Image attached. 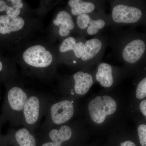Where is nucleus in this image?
<instances>
[{"mask_svg": "<svg viewBox=\"0 0 146 146\" xmlns=\"http://www.w3.org/2000/svg\"><path fill=\"white\" fill-rule=\"evenodd\" d=\"M50 141L41 146H62L64 142L69 141L72 136V128L69 126L62 125L43 131Z\"/></svg>", "mask_w": 146, "mask_h": 146, "instance_id": "12", "label": "nucleus"}, {"mask_svg": "<svg viewBox=\"0 0 146 146\" xmlns=\"http://www.w3.org/2000/svg\"><path fill=\"white\" fill-rule=\"evenodd\" d=\"M25 25L22 17H11L7 15H0V34L6 35L21 30Z\"/></svg>", "mask_w": 146, "mask_h": 146, "instance_id": "16", "label": "nucleus"}, {"mask_svg": "<svg viewBox=\"0 0 146 146\" xmlns=\"http://www.w3.org/2000/svg\"><path fill=\"white\" fill-rule=\"evenodd\" d=\"M23 58L27 65L37 68L49 67L53 60L51 53L41 45L29 47L23 52Z\"/></svg>", "mask_w": 146, "mask_h": 146, "instance_id": "9", "label": "nucleus"}, {"mask_svg": "<svg viewBox=\"0 0 146 146\" xmlns=\"http://www.w3.org/2000/svg\"><path fill=\"white\" fill-rule=\"evenodd\" d=\"M146 97V77L144 78L137 85L136 97L138 99H142Z\"/></svg>", "mask_w": 146, "mask_h": 146, "instance_id": "18", "label": "nucleus"}, {"mask_svg": "<svg viewBox=\"0 0 146 146\" xmlns=\"http://www.w3.org/2000/svg\"><path fill=\"white\" fill-rule=\"evenodd\" d=\"M113 28L108 41L112 52L127 67L138 64L145 54V40L132 36L128 31Z\"/></svg>", "mask_w": 146, "mask_h": 146, "instance_id": "1", "label": "nucleus"}, {"mask_svg": "<svg viewBox=\"0 0 146 146\" xmlns=\"http://www.w3.org/2000/svg\"><path fill=\"white\" fill-rule=\"evenodd\" d=\"M5 11L6 15L7 16L11 17H17L19 16L21 13V9L12 5H7Z\"/></svg>", "mask_w": 146, "mask_h": 146, "instance_id": "20", "label": "nucleus"}, {"mask_svg": "<svg viewBox=\"0 0 146 146\" xmlns=\"http://www.w3.org/2000/svg\"><path fill=\"white\" fill-rule=\"evenodd\" d=\"M138 132L140 143L142 146H146V125H141L138 128Z\"/></svg>", "mask_w": 146, "mask_h": 146, "instance_id": "19", "label": "nucleus"}, {"mask_svg": "<svg viewBox=\"0 0 146 146\" xmlns=\"http://www.w3.org/2000/svg\"><path fill=\"white\" fill-rule=\"evenodd\" d=\"M111 12L109 15L113 28L134 25L140 22L144 16L141 8L131 2L124 0L110 1Z\"/></svg>", "mask_w": 146, "mask_h": 146, "instance_id": "2", "label": "nucleus"}, {"mask_svg": "<svg viewBox=\"0 0 146 146\" xmlns=\"http://www.w3.org/2000/svg\"><path fill=\"white\" fill-rule=\"evenodd\" d=\"M10 2L12 5L20 9L23 7V4L21 0H11L10 1Z\"/></svg>", "mask_w": 146, "mask_h": 146, "instance_id": "21", "label": "nucleus"}, {"mask_svg": "<svg viewBox=\"0 0 146 146\" xmlns=\"http://www.w3.org/2000/svg\"><path fill=\"white\" fill-rule=\"evenodd\" d=\"M73 89L70 91L72 95L75 94L83 96L89 91L94 83L93 77L91 74L83 71H78L73 75Z\"/></svg>", "mask_w": 146, "mask_h": 146, "instance_id": "13", "label": "nucleus"}, {"mask_svg": "<svg viewBox=\"0 0 146 146\" xmlns=\"http://www.w3.org/2000/svg\"><path fill=\"white\" fill-rule=\"evenodd\" d=\"M96 80L105 88H109L114 84V73L117 69L109 63L102 61L97 64Z\"/></svg>", "mask_w": 146, "mask_h": 146, "instance_id": "15", "label": "nucleus"}, {"mask_svg": "<svg viewBox=\"0 0 146 146\" xmlns=\"http://www.w3.org/2000/svg\"><path fill=\"white\" fill-rule=\"evenodd\" d=\"M3 69V65L2 62L0 60V73L2 72Z\"/></svg>", "mask_w": 146, "mask_h": 146, "instance_id": "25", "label": "nucleus"}, {"mask_svg": "<svg viewBox=\"0 0 146 146\" xmlns=\"http://www.w3.org/2000/svg\"><path fill=\"white\" fill-rule=\"evenodd\" d=\"M121 146H136L132 141H126L121 143Z\"/></svg>", "mask_w": 146, "mask_h": 146, "instance_id": "24", "label": "nucleus"}, {"mask_svg": "<svg viewBox=\"0 0 146 146\" xmlns=\"http://www.w3.org/2000/svg\"><path fill=\"white\" fill-rule=\"evenodd\" d=\"M30 95L18 86H12L7 91L4 103L3 115L13 125H22L24 106Z\"/></svg>", "mask_w": 146, "mask_h": 146, "instance_id": "3", "label": "nucleus"}, {"mask_svg": "<svg viewBox=\"0 0 146 146\" xmlns=\"http://www.w3.org/2000/svg\"><path fill=\"white\" fill-rule=\"evenodd\" d=\"M140 108L143 115L146 117V100H143L141 102Z\"/></svg>", "mask_w": 146, "mask_h": 146, "instance_id": "22", "label": "nucleus"}, {"mask_svg": "<svg viewBox=\"0 0 146 146\" xmlns=\"http://www.w3.org/2000/svg\"><path fill=\"white\" fill-rule=\"evenodd\" d=\"M13 137L19 146H36V138L33 132L27 128H20L12 131Z\"/></svg>", "mask_w": 146, "mask_h": 146, "instance_id": "17", "label": "nucleus"}, {"mask_svg": "<svg viewBox=\"0 0 146 146\" xmlns=\"http://www.w3.org/2000/svg\"><path fill=\"white\" fill-rule=\"evenodd\" d=\"M53 24L58 27V34L62 37H68L76 28L72 16L68 11L62 10L58 13Z\"/></svg>", "mask_w": 146, "mask_h": 146, "instance_id": "14", "label": "nucleus"}, {"mask_svg": "<svg viewBox=\"0 0 146 146\" xmlns=\"http://www.w3.org/2000/svg\"><path fill=\"white\" fill-rule=\"evenodd\" d=\"M108 41V37L101 33L86 40L82 56L79 60L80 64L88 67L101 61Z\"/></svg>", "mask_w": 146, "mask_h": 146, "instance_id": "7", "label": "nucleus"}, {"mask_svg": "<svg viewBox=\"0 0 146 146\" xmlns=\"http://www.w3.org/2000/svg\"><path fill=\"white\" fill-rule=\"evenodd\" d=\"M74 101L68 100L56 102L53 100L45 114L42 125L43 131L63 125L72 117L74 113Z\"/></svg>", "mask_w": 146, "mask_h": 146, "instance_id": "5", "label": "nucleus"}, {"mask_svg": "<svg viewBox=\"0 0 146 146\" xmlns=\"http://www.w3.org/2000/svg\"><path fill=\"white\" fill-rule=\"evenodd\" d=\"M53 100L37 95H31L23 111L22 125L34 133Z\"/></svg>", "mask_w": 146, "mask_h": 146, "instance_id": "4", "label": "nucleus"}, {"mask_svg": "<svg viewBox=\"0 0 146 146\" xmlns=\"http://www.w3.org/2000/svg\"><path fill=\"white\" fill-rule=\"evenodd\" d=\"M7 5L5 1L0 0V12L5 11Z\"/></svg>", "mask_w": 146, "mask_h": 146, "instance_id": "23", "label": "nucleus"}, {"mask_svg": "<svg viewBox=\"0 0 146 146\" xmlns=\"http://www.w3.org/2000/svg\"><path fill=\"white\" fill-rule=\"evenodd\" d=\"M88 108L90 117L96 123H103L108 115L115 113L117 105L110 96H98L89 102Z\"/></svg>", "mask_w": 146, "mask_h": 146, "instance_id": "8", "label": "nucleus"}, {"mask_svg": "<svg viewBox=\"0 0 146 146\" xmlns=\"http://www.w3.org/2000/svg\"><path fill=\"white\" fill-rule=\"evenodd\" d=\"M76 25L84 37L100 34L106 28L112 26L109 15L105 13L104 9L91 14L76 16Z\"/></svg>", "mask_w": 146, "mask_h": 146, "instance_id": "6", "label": "nucleus"}, {"mask_svg": "<svg viewBox=\"0 0 146 146\" xmlns=\"http://www.w3.org/2000/svg\"><path fill=\"white\" fill-rule=\"evenodd\" d=\"M86 41L84 36L76 39L73 36H68L63 40L59 46L61 53L70 56V59L74 64L80 60L83 53L84 43Z\"/></svg>", "mask_w": 146, "mask_h": 146, "instance_id": "10", "label": "nucleus"}, {"mask_svg": "<svg viewBox=\"0 0 146 146\" xmlns=\"http://www.w3.org/2000/svg\"><path fill=\"white\" fill-rule=\"evenodd\" d=\"M104 1H103L70 0L68 5L70 9V14L77 16L82 14H89L104 9Z\"/></svg>", "mask_w": 146, "mask_h": 146, "instance_id": "11", "label": "nucleus"}]
</instances>
